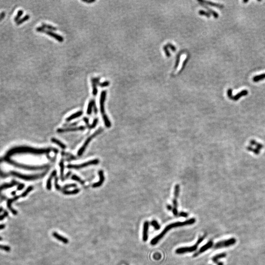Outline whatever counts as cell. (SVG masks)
I'll return each instance as SVG.
<instances>
[{"mask_svg":"<svg viewBox=\"0 0 265 265\" xmlns=\"http://www.w3.org/2000/svg\"><path fill=\"white\" fill-rule=\"evenodd\" d=\"M195 222V218H192L189 219L187 220H186L183 222H176L171 223V224H169L168 225L166 226L165 227V228L164 229V230L160 234L157 235L156 237H155L154 238H153L152 239V240L151 241V244H152L153 245L156 244L157 243V242L160 240H161V239L164 237V235L166 234L169 230L172 229V228H173L192 225V224H193Z\"/></svg>","mask_w":265,"mask_h":265,"instance_id":"obj_1","label":"cell"},{"mask_svg":"<svg viewBox=\"0 0 265 265\" xmlns=\"http://www.w3.org/2000/svg\"><path fill=\"white\" fill-rule=\"evenodd\" d=\"M205 236H204L200 238L197 242H196L195 245H194L193 246L190 247H184V248H178L176 250L175 252L176 254H184L185 253H188V252H192L194 251H195L197 249L198 245L202 242L205 238Z\"/></svg>","mask_w":265,"mask_h":265,"instance_id":"obj_2","label":"cell"},{"mask_svg":"<svg viewBox=\"0 0 265 265\" xmlns=\"http://www.w3.org/2000/svg\"><path fill=\"white\" fill-rule=\"evenodd\" d=\"M103 131V129H99L96 132L94 133L93 135H92L91 136H90V137H89L86 140V141L85 142V143H84V144L83 145V146H82V147L80 148L78 152V155L79 156H82L84 152L86 150V148H87V146L88 145V144L90 143V142H91V141L94 138L96 137L97 135H98L99 134H100L101 132Z\"/></svg>","mask_w":265,"mask_h":265,"instance_id":"obj_3","label":"cell"},{"mask_svg":"<svg viewBox=\"0 0 265 265\" xmlns=\"http://www.w3.org/2000/svg\"><path fill=\"white\" fill-rule=\"evenodd\" d=\"M36 31L39 32H42L47 34L49 36L55 39V40L58 41L60 42H63L64 41V39L63 36L59 34H57L53 31H50L49 30H46L43 27H39L36 28Z\"/></svg>","mask_w":265,"mask_h":265,"instance_id":"obj_4","label":"cell"},{"mask_svg":"<svg viewBox=\"0 0 265 265\" xmlns=\"http://www.w3.org/2000/svg\"><path fill=\"white\" fill-rule=\"evenodd\" d=\"M99 163V160L98 159H94L92 160L89 161L86 163H83L80 164H68L67 165V168L70 169H80L81 168L86 167L87 166H91L92 165H96Z\"/></svg>","mask_w":265,"mask_h":265,"instance_id":"obj_5","label":"cell"},{"mask_svg":"<svg viewBox=\"0 0 265 265\" xmlns=\"http://www.w3.org/2000/svg\"><path fill=\"white\" fill-rule=\"evenodd\" d=\"M236 242V240L235 238H231L227 240H224L222 241L217 242L214 247L215 249H221L223 248H227L232 245H234Z\"/></svg>","mask_w":265,"mask_h":265,"instance_id":"obj_6","label":"cell"},{"mask_svg":"<svg viewBox=\"0 0 265 265\" xmlns=\"http://www.w3.org/2000/svg\"><path fill=\"white\" fill-rule=\"evenodd\" d=\"M248 91L247 90H243L239 93L237 94L236 95L233 96L232 95V89L231 88H229L228 89L227 91V95L229 99L233 100L234 101H237L240 99L242 96L247 95L248 94Z\"/></svg>","mask_w":265,"mask_h":265,"instance_id":"obj_7","label":"cell"},{"mask_svg":"<svg viewBox=\"0 0 265 265\" xmlns=\"http://www.w3.org/2000/svg\"><path fill=\"white\" fill-rule=\"evenodd\" d=\"M107 91L106 90H103L101 93L100 99V109L102 116L106 115L105 109V103L106 99Z\"/></svg>","mask_w":265,"mask_h":265,"instance_id":"obj_8","label":"cell"},{"mask_svg":"<svg viewBox=\"0 0 265 265\" xmlns=\"http://www.w3.org/2000/svg\"><path fill=\"white\" fill-rule=\"evenodd\" d=\"M100 79L99 77H93L91 79L92 88V94L94 96H96L98 93L97 86H98V84L100 83Z\"/></svg>","mask_w":265,"mask_h":265,"instance_id":"obj_9","label":"cell"},{"mask_svg":"<svg viewBox=\"0 0 265 265\" xmlns=\"http://www.w3.org/2000/svg\"><path fill=\"white\" fill-rule=\"evenodd\" d=\"M86 129V127L84 126H81L74 128H68L64 129H58L56 132L59 133H62L64 132H74V131H83Z\"/></svg>","mask_w":265,"mask_h":265,"instance_id":"obj_10","label":"cell"},{"mask_svg":"<svg viewBox=\"0 0 265 265\" xmlns=\"http://www.w3.org/2000/svg\"><path fill=\"white\" fill-rule=\"evenodd\" d=\"M213 245V243L212 241H210V242H208L207 243H206V244L203 245L202 247H201V249L199 250V251L198 252H196L194 254V257H196V256H198L199 254H200L202 253L203 252H204L206 250H207L208 249H210L212 247Z\"/></svg>","mask_w":265,"mask_h":265,"instance_id":"obj_11","label":"cell"},{"mask_svg":"<svg viewBox=\"0 0 265 265\" xmlns=\"http://www.w3.org/2000/svg\"><path fill=\"white\" fill-rule=\"evenodd\" d=\"M98 175L99 176V180L98 182L95 183L92 185V187L94 188L99 187L101 186L105 181V177L104 175V172L103 171H100L98 172Z\"/></svg>","mask_w":265,"mask_h":265,"instance_id":"obj_12","label":"cell"},{"mask_svg":"<svg viewBox=\"0 0 265 265\" xmlns=\"http://www.w3.org/2000/svg\"><path fill=\"white\" fill-rule=\"evenodd\" d=\"M149 222L148 221H145L144 223L143 224V236H142V239L143 241L146 242L148 240V229H149Z\"/></svg>","mask_w":265,"mask_h":265,"instance_id":"obj_13","label":"cell"},{"mask_svg":"<svg viewBox=\"0 0 265 265\" xmlns=\"http://www.w3.org/2000/svg\"><path fill=\"white\" fill-rule=\"evenodd\" d=\"M52 235L57 240H58L60 242H63V243H64V244H67L69 242L68 239H67L65 237H63V236L58 234V233H56L55 232H53L52 233Z\"/></svg>","mask_w":265,"mask_h":265,"instance_id":"obj_14","label":"cell"},{"mask_svg":"<svg viewBox=\"0 0 265 265\" xmlns=\"http://www.w3.org/2000/svg\"><path fill=\"white\" fill-rule=\"evenodd\" d=\"M56 171H54L51 174L50 176L48 178L47 180V183H46V188L48 190H51L52 188V180L56 176Z\"/></svg>","mask_w":265,"mask_h":265,"instance_id":"obj_15","label":"cell"},{"mask_svg":"<svg viewBox=\"0 0 265 265\" xmlns=\"http://www.w3.org/2000/svg\"><path fill=\"white\" fill-rule=\"evenodd\" d=\"M83 111H81V110L78 111L77 112H76L72 114V115H71L70 117H67L66 118V120L67 121H71V120H72L73 119H75L76 118H77L78 117H80L81 116H82L83 115Z\"/></svg>","mask_w":265,"mask_h":265,"instance_id":"obj_16","label":"cell"},{"mask_svg":"<svg viewBox=\"0 0 265 265\" xmlns=\"http://www.w3.org/2000/svg\"><path fill=\"white\" fill-rule=\"evenodd\" d=\"M95 101L94 99L90 100L89 102V103L88 104L87 108V111H86V113L88 115H90L91 114L92 109L93 108L94 106L95 105Z\"/></svg>","mask_w":265,"mask_h":265,"instance_id":"obj_17","label":"cell"},{"mask_svg":"<svg viewBox=\"0 0 265 265\" xmlns=\"http://www.w3.org/2000/svg\"><path fill=\"white\" fill-rule=\"evenodd\" d=\"M51 140L53 143H54L55 144L58 145L59 146H60L61 148H62L63 149H65V148H66V146L64 143H63L62 142H61L60 140H58V139L54 138H52Z\"/></svg>","mask_w":265,"mask_h":265,"instance_id":"obj_18","label":"cell"},{"mask_svg":"<svg viewBox=\"0 0 265 265\" xmlns=\"http://www.w3.org/2000/svg\"><path fill=\"white\" fill-rule=\"evenodd\" d=\"M226 256V254L225 253H220L219 254H217L216 255V256H214L213 258H212V260L214 262L216 263V264H217L218 262V260L220 259V258H222L225 257Z\"/></svg>","mask_w":265,"mask_h":265,"instance_id":"obj_19","label":"cell"},{"mask_svg":"<svg viewBox=\"0 0 265 265\" xmlns=\"http://www.w3.org/2000/svg\"><path fill=\"white\" fill-rule=\"evenodd\" d=\"M79 192H80V190L78 188H76V189H75L72 191L64 190L63 191V194L65 195H72L77 194Z\"/></svg>","mask_w":265,"mask_h":265,"instance_id":"obj_20","label":"cell"},{"mask_svg":"<svg viewBox=\"0 0 265 265\" xmlns=\"http://www.w3.org/2000/svg\"><path fill=\"white\" fill-rule=\"evenodd\" d=\"M41 27H43L44 29H47L49 30V31H55L58 30V29L56 27H54V26H53L52 25H48L47 24H42Z\"/></svg>","mask_w":265,"mask_h":265,"instance_id":"obj_21","label":"cell"},{"mask_svg":"<svg viewBox=\"0 0 265 265\" xmlns=\"http://www.w3.org/2000/svg\"><path fill=\"white\" fill-rule=\"evenodd\" d=\"M30 18V16L28 14H27L24 17H23L22 18L20 19V20H19L17 22H16V25H20L21 24H22V23H23L24 22L28 21L29 19Z\"/></svg>","mask_w":265,"mask_h":265,"instance_id":"obj_22","label":"cell"},{"mask_svg":"<svg viewBox=\"0 0 265 265\" xmlns=\"http://www.w3.org/2000/svg\"><path fill=\"white\" fill-rule=\"evenodd\" d=\"M265 79V73L255 76L253 78V81L254 82H258L260 81L263 80Z\"/></svg>","mask_w":265,"mask_h":265,"instance_id":"obj_23","label":"cell"},{"mask_svg":"<svg viewBox=\"0 0 265 265\" xmlns=\"http://www.w3.org/2000/svg\"><path fill=\"white\" fill-rule=\"evenodd\" d=\"M102 117H103V120L104 121L105 124V126H106V127H107V128L110 127L111 123H110V120H109V119L108 117L106 115H105L104 116H103Z\"/></svg>","mask_w":265,"mask_h":265,"instance_id":"obj_24","label":"cell"},{"mask_svg":"<svg viewBox=\"0 0 265 265\" xmlns=\"http://www.w3.org/2000/svg\"><path fill=\"white\" fill-rule=\"evenodd\" d=\"M60 173H61V178L62 181L64 180V165L63 161H62L60 163Z\"/></svg>","mask_w":265,"mask_h":265,"instance_id":"obj_25","label":"cell"},{"mask_svg":"<svg viewBox=\"0 0 265 265\" xmlns=\"http://www.w3.org/2000/svg\"><path fill=\"white\" fill-rule=\"evenodd\" d=\"M71 179L73 180H75L76 181H77L79 183L81 184L82 185H84L85 184V181L82 179L81 178H80L78 176L76 175H73L71 177Z\"/></svg>","mask_w":265,"mask_h":265,"instance_id":"obj_26","label":"cell"},{"mask_svg":"<svg viewBox=\"0 0 265 265\" xmlns=\"http://www.w3.org/2000/svg\"><path fill=\"white\" fill-rule=\"evenodd\" d=\"M24 11L22 9H20L17 12V13L16 14V15L15 16V17H14V21L15 22H16V23L19 20H20V18L21 17V16L23 14Z\"/></svg>","mask_w":265,"mask_h":265,"instance_id":"obj_27","label":"cell"},{"mask_svg":"<svg viewBox=\"0 0 265 265\" xmlns=\"http://www.w3.org/2000/svg\"><path fill=\"white\" fill-rule=\"evenodd\" d=\"M110 85V82L108 81H106L104 82H103L102 83H99L98 84V86L101 87H105L109 86Z\"/></svg>","mask_w":265,"mask_h":265,"instance_id":"obj_28","label":"cell"},{"mask_svg":"<svg viewBox=\"0 0 265 265\" xmlns=\"http://www.w3.org/2000/svg\"><path fill=\"white\" fill-rule=\"evenodd\" d=\"M151 224L153 226L156 230H159L160 228V225L159 224V223L156 220H152L151 223Z\"/></svg>","mask_w":265,"mask_h":265,"instance_id":"obj_29","label":"cell"},{"mask_svg":"<svg viewBox=\"0 0 265 265\" xmlns=\"http://www.w3.org/2000/svg\"><path fill=\"white\" fill-rule=\"evenodd\" d=\"M0 250H3L7 252H9L11 250V248L8 245L0 244Z\"/></svg>","mask_w":265,"mask_h":265,"instance_id":"obj_30","label":"cell"},{"mask_svg":"<svg viewBox=\"0 0 265 265\" xmlns=\"http://www.w3.org/2000/svg\"><path fill=\"white\" fill-rule=\"evenodd\" d=\"M55 186L56 190L58 191H61L62 190V187H61L58 184V178L55 177Z\"/></svg>","mask_w":265,"mask_h":265,"instance_id":"obj_31","label":"cell"},{"mask_svg":"<svg viewBox=\"0 0 265 265\" xmlns=\"http://www.w3.org/2000/svg\"><path fill=\"white\" fill-rule=\"evenodd\" d=\"M77 187V185L75 184H67V185H66L65 186H64L63 187H62V190H65V189H67V188H69L71 187Z\"/></svg>","mask_w":265,"mask_h":265,"instance_id":"obj_32","label":"cell"},{"mask_svg":"<svg viewBox=\"0 0 265 265\" xmlns=\"http://www.w3.org/2000/svg\"><path fill=\"white\" fill-rule=\"evenodd\" d=\"M98 122V118H95V119L93 121V123H92V124L91 125H90L89 128H90V129H93V128H94L96 126Z\"/></svg>","mask_w":265,"mask_h":265,"instance_id":"obj_33","label":"cell"},{"mask_svg":"<svg viewBox=\"0 0 265 265\" xmlns=\"http://www.w3.org/2000/svg\"><path fill=\"white\" fill-rule=\"evenodd\" d=\"M8 212L7 211H5L3 215H0V221H2L4 218H7L8 217Z\"/></svg>","mask_w":265,"mask_h":265,"instance_id":"obj_34","label":"cell"},{"mask_svg":"<svg viewBox=\"0 0 265 265\" xmlns=\"http://www.w3.org/2000/svg\"><path fill=\"white\" fill-rule=\"evenodd\" d=\"M32 190V187H28V189L26 190V191L25 192H24L23 194H22V197H25V196H26V195H28V194L29 193H30V192Z\"/></svg>","mask_w":265,"mask_h":265,"instance_id":"obj_35","label":"cell"},{"mask_svg":"<svg viewBox=\"0 0 265 265\" xmlns=\"http://www.w3.org/2000/svg\"><path fill=\"white\" fill-rule=\"evenodd\" d=\"M180 217H185V218H186L187 217V216H188V214L186 213H185V212H181L179 214Z\"/></svg>","mask_w":265,"mask_h":265,"instance_id":"obj_36","label":"cell"},{"mask_svg":"<svg viewBox=\"0 0 265 265\" xmlns=\"http://www.w3.org/2000/svg\"><path fill=\"white\" fill-rule=\"evenodd\" d=\"M5 15H6V13L4 11H3L1 13H0V22L5 18Z\"/></svg>","mask_w":265,"mask_h":265,"instance_id":"obj_37","label":"cell"},{"mask_svg":"<svg viewBox=\"0 0 265 265\" xmlns=\"http://www.w3.org/2000/svg\"><path fill=\"white\" fill-rule=\"evenodd\" d=\"M82 2H84V3H88V4H91V3H93L95 2V0H82Z\"/></svg>","mask_w":265,"mask_h":265,"instance_id":"obj_38","label":"cell"},{"mask_svg":"<svg viewBox=\"0 0 265 265\" xmlns=\"http://www.w3.org/2000/svg\"><path fill=\"white\" fill-rule=\"evenodd\" d=\"M83 120H84V121L85 122L86 124L87 125V126L89 127L90 125L89 124V120H88V118H87V117H84V119H83Z\"/></svg>","mask_w":265,"mask_h":265,"instance_id":"obj_39","label":"cell"},{"mask_svg":"<svg viewBox=\"0 0 265 265\" xmlns=\"http://www.w3.org/2000/svg\"><path fill=\"white\" fill-rule=\"evenodd\" d=\"M93 108L94 112L95 113V115H96L97 113V112H98V109H97V107L96 106V104H95V105L94 106Z\"/></svg>","mask_w":265,"mask_h":265,"instance_id":"obj_40","label":"cell"},{"mask_svg":"<svg viewBox=\"0 0 265 265\" xmlns=\"http://www.w3.org/2000/svg\"><path fill=\"white\" fill-rule=\"evenodd\" d=\"M6 227V225L5 224H0V230H2L5 229Z\"/></svg>","mask_w":265,"mask_h":265,"instance_id":"obj_41","label":"cell"},{"mask_svg":"<svg viewBox=\"0 0 265 265\" xmlns=\"http://www.w3.org/2000/svg\"><path fill=\"white\" fill-rule=\"evenodd\" d=\"M167 209H168V210H172V207L171 206V205H168V206H167Z\"/></svg>","mask_w":265,"mask_h":265,"instance_id":"obj_42","label":"cell"},{"mask_svg":"<svg viewBox=\"0 0 265 265\" xmlns=\"http://www.w3.org/2000/svg\"><path fill=\"white\" fill-rule=\"evenodd\" d=\"M217 265H223V264L222 262H218L217 263Z\"/></svg>","mask_w":265,"mask_h":265,"instance_id":"obj_43","label":"cell"},{"mask_svg":"<svg viewBox=\"0 0 265 265\" xmlns=\"http://www.w3.org/2000/svg\"><path fill=\"white\" fill-rule=\"evenodd\" d=\"M3 211V208H2V207H1V208H0V213H1Z\"/></svg>","mask_w":265,"mask_h":265,"instance_id":"obj_44","label":"cell"},{"mask_svg":"<svg viewBox=\"0 0 265 265\" xmlns=\"http://www.w3.org/2000/svg\"><path fill=\"white\" fill-rule=\"evenodd\" d=\"M249 2V0H248V1H243V3H247V2Z\"/></svg>","mask_w":265,"mask_h":265,"instance_id":"obj_45","label":"cell"},{"mask_svg":"<svg viewBox=\"0 0 265 265\" xmlns=\"http://www.w3.org/2000/svg\"><path fill=\"white\" fill-rule=\"evenodd\" d=\"M2 240H3V238H2V237H0V241H2Z\"/></svg>","mask_w":265,"mask_h":265,"instance_id":"obj_46","label":"cell"}]
</instances>
